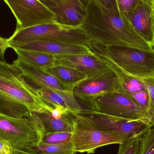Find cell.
<instances>
[{
  "label": "cell",
  "instance_id": "cell-3",
  "mask_svg": "<svg viewBox=\"0 0 154 154\" xmlns=\"http://www.w3.org/2000/svg\"><path fill=\"white\" fill-rule=\"evenodd\" d=\"M45 133L41 122L32 112L23 118L0 114V140L9 144L14 152L38 144Z\"/></svg>",
  "mask_w": 154,
  "mask_h": 154
},
{
  "label": "cell",
  "instance_id": "cell-17",
  "mask_svg": "<svg viewBox=\"0 0 154 154\" xmlns=\"http://www.w3.org/2000/svg\"><path fill=\"white\" fill-rule=\"evenodd\" d=\"M33 88L37 96L51 108L60 109L73 114H79L83 109L75 97H66L43 87Z\"/></svg>",
  "mask_w": 154,
  "mask_h": 154
},
{
  "label": "cell",
  "instance_id": "cell-22",
  "mask_svg": "<svg viewBox=\"0 0 154 154\" xmlns=\"http://www.w3.org/2000/svg\"><path fill=\"white\" fill-rule=\"evenodd\" d=\"M72 133L66 132L47 133L42 138L41 142L51 144H61L71 142Z\"/></svg>",
  "mask_w": 154,
  "mask_h": 154
},
{
  "label": "cell",
  "instance_id": "cell-24",
  "mask_svg": "<svg viewBox=\"0 0 154 154\" xmlns=\"http://www.w3.org/2000/svg\"><path fill=\"white\" fill-rule=\"evenodd\" d=\"M140 154H154V127L150 128L140 137Z\"/></svg>",
  "mask_w": 154,
  "mask_h": 154
},
{
  "label": "cell",
  "instance_id": "cell-35",
  "mask_svg": "<svg viewBox=\"0 0 154 154\" xmlns=\"http://www.w3.org/2000/svg\"><path fill=\"white\" fill-rule=\"evenodd\" d=\"M144 1H150V0H144Z\"/></svg>",
  "mask_w": 154,
  "mask_h": 154
},
{
  "label": "cell",
  "instance_id": "cell-19",
  "mask_svg": "<svg viewBox=\"0 0 154 154\" xmlns=\"http://www.w3.org/2000/svg\"><path fill=\"white\" fill-rule=\"evenodd\" d=\"M18 57L39 68L44 69L55 66L56 57L51 55L33 51L13 48Z\"/></svg>",
  "mask_w": 154,
  "mask_h": 154
},
{
  "label": "cell",
  "instance_id": "cell-16",
  "mask_svg": "<svg viewBox=\"0 0 154 154\" xmlns=\"http://www.w3.org/2000/svg\"><path fill=\"white\" fill-rule=\"evenodd\" d=\"M32 113L41 122L45 134L59 132L73 133V114L60 109H53L51 111Z\"/></svg>",
  "mask_w": 154,
  "mask_h": 154
},
{
  "label": "cell",
  "instance_id": "cell-18",
  "mask_svg": "<svg viewBox=\"0 0 154 154\" xmlns=\"http://www.w3.org/2000/svg\"><path fill=\"white\" fill-rule=\"evenodd\" d=\"M42 69L73 89L78 83L88 78V76L83 72L66 66H55Z\"/></svg>",
  "mask_w": 154,
  "mask_h": 154
},
{
  "label": "cell",
  "instance_id": "cell-8",
  "mask_svg": "<svg viewBox=\"0 0 154 154\" xmlns=\"http://www.w3.org/2000/svg\"><path fill=\"white\" fill-rule=\"evenodd\" d=\"M17 22L19 30L40 24L57 22L55 14L40 0H3Z\"/></svg>",
  "mask_w": 154,
  "mask_h": 154
},
{
  "label": "cell",
  "instance_id": "cell-30",
  "mask_svg": "<svg viewBox=\"0 0 154 154\" xmlns=\"http://www.w3.org/2000/svg\"><path fill=\"white\" fill-rule=\"evenodd\" d=\"M46 5L49 4H56L60 2L63 0H40Z\"/></svg>",
  "mask_w": 154,
  "mask_h": 154
},
{
  "label": "cell",
  "instance_id": "cell-29",
  "mask_svg": "<svg viewBox=\"0 0 154 154\" xmlns=\"http://www.w3.org/2000/svg\"><path fill=\"white\" fill-rule=\"evenodd\" d=\"M100 3L105 7L112 8L119 6L116 0H97Z\"/></svg>",
  "mask_w": 154,
  "mask_h": 154
},
{
  "label": "cell",
  "instance_id": "cell-28",
  "mask_svg": "<svg viewBox=\"0 0 154 154\" xmlns=\"http://www.w3.org/2000/svg\"><path fill=\"white\" fill-rule=\"evenodd\" d=\"M10 48L8 39L0 37V55H4L8 48Z\"/></svg>",
  "mask_w": 154,
  "mask_h": 154
},
{
  "label": "cell",
  "instance_id": "cell-9",
  "mask_svg": "<svg viewBox=\"0 0 154 154\" xmlns=\"http://www.w3.org/2000/svg\"><path fill=\"white\" fill-rule=\"evenodd\" d=\"M121 84L118 77L110 70L97 76L87 78L73 88L77 101L86 105L89 109L94 99L106 93L119 91Z\"/></svg>",
  "mask_w": 154,
  "mask_h": 154
},
{
  "label": "cell",
  "instance_id": "cell-31",
  "mask_svg": "<svg viewBox=\"0 0 154 154\" xmlns=\"http://www.w3.org/2000/svg\"><path fill=\"white\" fill-rule=\"evenodd\" d=\"M12 154H32L26 152H23V151H14Z\"/></svg>",
  "mask_w": 154,
  "mask_h": 154
},
{
  "label": "cell",
  "instance_id": "cell-25",
  "mask_svg": "<svg viewBox=\"0 0 154 154\" xmlns=\"http://www.w3.org/2000/svg\"><path fill=\"white\" fill-rule=\"evenodd\" d=\"M135 104L144 109L147 112L149 104V96L146 90L125 94Z\"/></svg>",
  "mask_w": 154,
  "mask_h": 154
},
{
  "label": "cell",
  "instance_id": "cell-32",
  "mask_svg": "<svg viewBox=\"0 0 154 154\" xmlns=\"http://www.w3.org/2000/svg\"><path fill=\"white\" fill-rule=\"evenodd\" d=\"M0 60H1V61L5 60L4 55H0Z\"/></svg>",
  "mask_w": 154,
  "mask_h": 154
},
{
  "label": "cell",
  "instance_id": "cell-34",
  "mask_svg": "<svg viewBox=\"0 0 154 154\" xmlns=\"http://www.w3.org/2000/svg\"><path fill=\"white\" fill-rule=\"evenodd\" d=\"M152 47H153V49H154V36L153 42V44H152Z\"/></svg>",
  "mask_w": 154,
  "mask_h": 154
},
{
  "label": "cell",
  "instance_id": "cell-26",
  "mask_svg": "<svg viewBox=\"0 0 154 154\" xmlns=\"http://www.w3.org/2000/svg\"><path fill=\"white\" fill-rule=\"evenodd\" d=\"M137 1L138 0H116L119 8L127 15L134 7Z\"/></svg>",
  "mask_w": 154,
  "mask_h": 154
},
{
  "label": "cell",
  "instance_id": "cell-12",
  "mask_svg": "<svg viewBox=\"0 0 154 154\" xmlns=\"http://www.w3.org/2000/svg\"><path fill=\"white\" fill-rule=\"evenodd\" d=\"M11 48L33 51L54 57L92 54L88 46L37 40L26 42H9Z\"/></svg>",
  "mask_w": 154,
  "mask_h": 154
},
{
  "label": "cell",
  "instance_id": "cell-7",
  "mask_svg": "<svg viewBox=\"0 0 154 154\" xmlns=\"http://www.w3.org/2000/svg\"><path fill=\"white\" fill-rule=\"evenodd\" d=\"M88 109L127 119L143 120L151 124L146 110L120 91L106 93L95 98Z\"/></svg>",
  "mask_w": 154,
  "mask_h": 154
},
{
  "label": "cell",
  "instance_id": "cell-10",
  "mask_svg": "<svg viewBox=\"0 0 154 154\" xmlns=\"http://www.w3.org/2000/svg\"><path fill=\"white\" fill-rule=\"evenodd\" d=\"M79 114L86 115L103 128L128 138L141 137L146 131L153 127L152 124L143 120L118 117L87 109H83Z\"/></svg>",
  "mask_w": 154,
  "mask_h": 154
},
{
  "label": "cell",
  "instance_id": "cell-23",
  "mask_svg": "<svg viewBox=\"0 0 154 154\" xmlns=\"http://www.w3.org/2000/svg\"><path fill=\"white\" fill-rule=\"evenodd\" d=\"M141 150L140 137H130L119 144L117 154H140Z\"/></svg>",
  "mask_w": 154,
  "mask_h": 154
},
{
  "label": "cell",
  "instance_id": "cell-11",
  "mask_svg": "<svg viewBox=\"0 0 154 154\" xmlns=\"http://www.w3.org/2000/svg\"><path fill=\"white\" fill-rule=\"evenodd\" d=\"M12 64L24 80L33 88L43 87L66 97H75L73 88L66 86L42 69L30 65L19 57Z\"/></svg>",
  "mask_w": 154,
  "mask_h": 154
},
{
  "label": "cell",
  "instance_id": "cell-21",
  "mask_svg": "<svg viewBox=\"0 0 154 154\" xmlns=\"http://www.w3.org/2000/svg\"><path fill=\"white\" fill-rule=\"evenodd\" d=\"M148 92L149 104L147 113L151 124L154 127V77L145 79H138Z\"/></svg>",
  "mask_w": 154,
  "mask_h": 154
},
{
  "label": "cell",
  "instance_id": "cell-4",
  "mask_svg": "<svg viewBox=\"0 0 154 154\" xmlns=\"http://www.w3.org/2000/svg\"><path fill=\"white\" fill-rule=\"evenodd\" d=\"M72 142L76 152L94 154L100 147L120 144L128 138L100 126L86 115L73 114Z\"/></svg>",
  "mask_w": 154,
  "mask_h": 154
},
{
  "label": "cell",
  "instance_id": "cell-1",
  "mask_svg": "<svg viewBox=\"0 0 154 154\" xmlns=\"http://www.w3.org/2000/svg\"><path fill=\"white\" fill-rule=\"evenodd\" d=\"M81 27L91 41L104 47L123 46L153 49L136 30L119 6L108 8L97 0H91Z\"/></svg>",
  "mask_w": 154,
  "mask_h": 154
},
{
  "label": "cell",
  "instance_id": "cell-33",
  "mask_svg": "<svg viewBox=\"0 0 154 154\" xmlns=\"http://www.w3.org/2000/svg\"><path fill=\"white\" fill-rule=\"evenodd\" d=\"M152 1V4L153 7L154 9V0H151Z\"/></svg>",
  "mask_w": 154,
  "mask_h": 154
},
{
  "label": "cell",
  "instance_id": "cell-13",
  "mask_svg": "<svg viewBox=\"0 0 154 154\" xmlns=\"http://www.w3.org/2000/svg\"><path fill=\"white\" fill-rule=\"evenodd\" d=\"M91 0H63L56 4L47 5L55 14L57 22L68 26H81Z\"/></svg>",
  "mask_w": 154,
  "mask_h": 154
},
{
  "label": "cell",
  "instance_id": "cell-6",
  "mask_svg": "<svg viewBox=\"0 0 154 154\" xmlns=\"http://www.w3.org/2000/svg\"><path fill=\"white\" fill-rule=\"evenodd\" d=\"M111 59L122 69L138 79L154 77V49L131 47H106Z\"/></svg>",
  "mask_w": 154,
  "mask_h": 154
},
{
  "label": "cell",
  "instance_id": "cell-15",
  "mask_svg": "<svg viewBox=\"0 0 154 154\" xmlns=\"http://www.w3.org/2000/svg\"><path fill=\"white\" fill-rule=\"evenodd\" d=\"M55 66H63L83 72L88 78L97 76L110 70L107 66L92 53L86 55L57 56Z\"/></svg>",
  "mask_w": 154,
  "mask_h": 154
},
{
  "label": "cell",
  "instance_id": "cell-5",
  "mask_svg": "<svg viewBox=\"0 0 154 154\" xmlns=\"http://www.w3.org/2000/svg\"><path fill=\"white\" fill-rule=\"evenodd\" d=\"M9 42L40 40L88 46L90 39L81 26H68L57 22L40 24L15 30Z\"/></svg>",
  "mask_w": 154,
  "mask_h": 154
},
{
  "label": "cell",
  "instance_id": "cell-14",
  "mask_svg": "<svg viewBox=\"0 0 154 154\" xmlns=\"http://www.w3.org/2000/svg\"><path fill=\"white\" fill-rule=\"evenodd\" d=\"M127 16L139 35L152 46L154 9L151 0H138Z\"/></svg>",
  "mask_w": 154,
  "mask_h": 154
},
{
  "label": "cell",
  "instance_id": "cell-2",
  "mask_svg": "<svg viewBox=\"0 0 154 154\" xmlns=\"http://www.w3.org/2000/svg\"><path fill=\"white\" fill-rule=\"evenodd\" d=\"M13 64L0 60V114L23 118L31 112L51 111Z\"/></svg>",
  "mask_w": 154,
  "mask_h": 154
},
{
  "label": "cell",
  "instance_id": "cell-20",
  "mask_svg": "<svg viewBox=\"0 0 154 154\" xmlns=\"http://www.w3.org/2000/svg\"><path fill=\"white\" fill-rule=\"evenodd\" d=\"M23 152L32 154H76L72 141L61 144H51L41 142L38 144L29 146Z\"/></svg>",
  "mask_w": 154,
  "mask_h": 154
},
{
  "label": "cell",
  "instance_id": "cell-27",
  "mask_svg": "<svg viewBox=\"0 0 154 154\" xmlns=\"http://www.w3.org/2000/svg\"><path fill=\"white\" fill-rule=\"evenodd\" d=\"M14 151L6 142L0 140V154H12Z\"/></svg>",
  "mask_w": 154,
  "mask_h": 154
}]
</instances>
